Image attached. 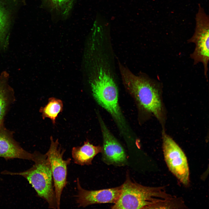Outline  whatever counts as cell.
Listing matches in <instances>:
<instances>
[{"label": "cell", "mask_w": 209, "mask_h": 209, "mask_svg": "<svg viewBox=\"0 0 209 209\" xmlns=\"http://www.w3.org/2000/svg\"><path fill=\"white\" fill-rule=\"evenodd\" d=\"M102 151V147L94 145L87 140L82 145L72 148V156L75 163L82 166L89 165L95 156Z\"/></svg>", "instance_id": "cell-12"}, {"label": "cell", "mask_w": 209, "mask_h": 209, "mask_svg": "<svg viewBox=\"0 0 209 209\" xmlns=\"http://www.w3.org/2000/svg\"><path fill=\"white\" fill-rule=\"evenodd\" d=\"M195 32L189 42L195 44V48L191 57L195 64L202 63L204 74L207 77L209 60V20L204 10H198L196 17Z\"/></svg>", "instance_id": "cell-6"}, {"label": "cell", "mask_w": 209, "mask_h": 209, "mask_svg": "<svg viewBox=\"0 0 209 209\" xmlns=\"http://www.w3.org/2000/svg\"><path fill=\"white\" fill-rule=\"evenodd\" d=\"M32 161L34 162L29 169L23 172H13L4 170L1 173L19 175L25 178L35 190L37 196L45 200L49 208L57 209L53 178L49 160L46 154L35 151Z\"/></svg>", "instance_id": "cell-3"}, {"label": "cell", "mask_w": 209, "mask_h": 209, "mask_svg": "<svg viewBox=\"0 0 209 209\" xmlns=\"http://www.w3.org/2000/svg\"><path fill=\"white\" fill-rule=\"evenodd\" d=\"M63 105L62 101L60 99L51 97L49 98L47 104L39 109L42 118H50L53 124L55 125L58 114L62 112Z\"/></svg>", "instance_id": "cell-13"}, {"label": "cell", "mask_w": 209, "mask_h": 209, "mask_svg": "<svg viewBox=\"0 0 209 209\" xmlns=\"http://www.w3.org/2000/svg\"><path fill=\"white\" fill-rule=\"evenodd\" d=\"M50 140V147L46 154L50 163L57 209H59L62 194L67 183L68 166L71 159H63L65 150L59 147L57 139L55 141L51 136Z\"/></svg>", "instance_id": "cell-4"}, {"label": "cell", "mask_w": 209, "mask_h": 209, "mask_svg": "<svg viewBox=\"0 0 209 209\" xmlns=\"http://www.w3.org/2000/svg\"><path fill=\"white\" fill-rule=\"evenodd\" d=\"M51 8L67 15L71 10L74 0H45Z\"/></svg>", "instance_id": "cell-14"}, {"label": "cell", "mask_w": 209, "mask_h": 209, "mask_svg": "<svg viewBox=\"0 0 209 209\" xmlns=\"http://www.w3.org/2000/svg\"><path fill=\"white\" fill-rule=\"evenodd\" d=\"M24 2V0H0V48L7 46L16 15Z\"/></svg>", "instance_id": "cell-9"}, {"label": "cell", "mask_w": 209, "mask_h": 209, "mask_svg": "<svg viewBox=\"0 0 209 209\" xmlns=\"http://www.w3.org/2000/svg\"><path fill=\"white\" fill-rule=\"evenodd\" d=\"M33 154L23 149L3 124L0 125V157L6 160L19 158L32 161Z\"/></svg>", "instance_id": "cell-10"}, {"label": "cell", "mask_w": 209, "mask_h": 209, "mask_svg": "<svg viewBox=\"0 0 209 209\" xmlns=\"http://www.w3.org/2000/svg\"><path fill=\"white\" fill-rule=\"evenodd\" d=\"M99 119L103 140L101 152L103 161L109 165H123L126 163L127 159L123 147L103 121Z\"/></svg>", "instance_id": "cell-8"}, {"label": "cell", "mask_w": 209, "mask_h": 209, "mask_svg": "<svg viewBox=\"0 0 209 209\" xmlns=\"http://www.w3.org/2000/svg\"><path fill=\"white\" fill-rule=\"evenodd\" d=\"M119 68L123 83L140 105L147 111L161 120L163 106L158 85L151 79L134 74L119 63Z\"/></svg>", "instance_id": "cell-2"}, {"label": "cell", "mask_w": 209, "mask_h": 209, "mask_svg": "<svg viewBox=\"0 0 209 209\" xmlns=\"http://www.w3.org/2000/svg\"><path fill=\"white\" fill-rule=\"evenodd\" d=\"M176 197L161 187L143 185L132 181L127 175L122 185L120 196L112 209L171 208Z\"/></svg>", "instance_id": "cell-1"}, {"label": "cell", "mask_w": 209, "mask_h": 209, "mask_svg": "<svg viewBox=\"0 0 209 209\" xmlns=\"http://www.w3.org/2000/svg\"><path fill=\"white\" fill-rule=\"evenodd\" d=\"M8 75L3 72L0 75V125L15 100L13 90L8 84Z\"/></svg>", "instance_id": "cell-11"}, {"label": "cell", "mask_w": 209, "mask_h": 209, "mask_svg": "<svg viewBox=\"0 0 209 209\" xmlns=\"http://www.w3.org/2000/svg\"><path fill=\"white\" fill-rule=\"evenodd\" d=\"M76 181L78 194L76 201L79 207L84 208L90 205L102 203L114 204L121 194L122 185L106 189L88 190L81 186L78 178Z\"/></svg>", "instance_id": "cell-7"}, {"label": "cell", "mask_w": 209, "mask_h": 209, "mask_svg": "<svg viewBox=\"0 0 209 209\" xmlns=\"http://www.w3.org/2000/svg\"><path fill=\"white\" fill-rule=\"evenodd\" d=\"M163 149L165 161L170 170L182 184L188 186L190 182L189 170L183 151L165 133L163 135Z\"/></svg>", "instance_id": "cell-5"}]
</instances>
